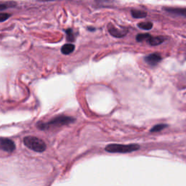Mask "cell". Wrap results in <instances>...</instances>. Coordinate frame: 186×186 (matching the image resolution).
Returning <instances> with one entry per match:
<instances>
[{
  "label": "cell",
  "instance_id": "5bb4252c",
  "mask_svg": "<svg viewBox=\"0 0 186 186\" xmlns=\"http://www.w3.org/2000/svg\"><path fill=\"white\" fill-rule=\"evenodd\" d=\"M65 32H66V34H67V40L68 42H74V40H75V37H74V32H73V31L71 29H67L66 31H65Z\"/></svg>",
  "mask_w": 186,
  "mask_h": 186
},
{
  "label": "cell",
  "instance_id": "4fadbf2b",
  "mask_svg": "<svg viewBox=\"0 0 186 186\" xmlns=\"http://www.w3.org/2000/svg\"><path fill=\"white\" fill-rule=\"evenodd\" d=\"M167 124H163L155 125V126H153V127L152 128L150 131V132H159L161 131V130L164 129L165 127H167Z\"/></svg>",
  "mask_w": 186,
  "mask_h": 186
},
{
  "label": "cell",
  "instance_id": "9a60e30c",
  "mask_svg": "<svg viewBox=\"0 0 186 186\" xmlns=\"http://www.w3.org/2000/svg\"><path fill=\"white\" fill-rule=\"evenodd\" d=\"M10 16L11 15L7 14V13H0V23H1V22L5 21L6 20H7Z\"/></svg>",
  "mask_w": 186,
  "mask_h": 186
},
{
  "label": "cell",
  "instance_id": "7c38bea8",
  "mask_svg": "<svg viewBox=\"0 0 186 186\" xmlns=\"http://www.w3.org/2000/svg\"><path fill=\"white\" fill-rule=\"evenodd\" d=\"M151 36L149 33H140L136 36V40L138 42H143L144 40H148V39Z\"/></svg>",
  "mask_w": 186,
  "mask_h": 186
},
{
  "label": "cell",
  "instance_id": "9c48e42d",
  "mask_svg": "<svg viewBox=\"0 0 186 186\" xmlns=\"http://www.w3.org/2000/svg\"><path fill=\"white\" fill-rule=\"evenodd\" d=\"M74 50H75V46L73 44H66L62 47L61 52L64 55H68L74 52Z\"/></svg>",
  "mask_w": 186,
  "mask_h": 186
},
{
  "label": "cell",
  "instance_id": "7a4b0ae2",
  "mask_svg": "<svg viewBox=\"0 0 186 186\" xmlns=\"http://www.w3.org/2000/svg\"><path fill=\"white\" fill-rule=\"evenodd\" d=\"M23 143L29 149L39 153L44 152L47 148V145L43 140L33 136H28L24 138Z\"/></svg>",
  "mask_w": 186,
  "mask_h": 186
},
{
  "label": "cell",
  "instance_id": "5b68a950",
  "mask_svg": "<svg viewBox=\"0 0 186 186\" xmlns=\"http://www.w3.org/2000/svg\"><path fill=\"white\" fill-rule=\"evenodd\" d=\"M108 29H109V33L112 35L113 36L116 37V38H121V37L124 36L127 33V29L126 28H123V29H119L116 28L114 25L111 23H109L108 26Z\"/></svg>",
  "mask_w": 186,
  "mask_h": 186
},
{
  "label": "cell",
  "instance_id": "2e32d148",
  "mask_svg": "<svg viewBox=\"0 0 186 186\" xmlns=\"http://www.w3.org/2000/svg\"><path fill=\"white\" fill-rule=\"evenodd\" d=\"M10 7V4H0V11L4 10H6L7 8Z\"/></svg>",
  "mask_w": 186,
  "mask_h": 186
},
{
  "label": "cell",
  "instance_id": "6da1fadb",
  "mask_svg": "<svg viewBox=\"0 0 186 186\" xmlns=\"http://www.w3.org/2000/svg\"><path fill=\"white\" fill-rule=\"evenodd\" d=\"M75 121V119L71 117V116H59L57 117L53 118V119L49 121L47 123H39L37 124V126L39 129L42 130L48 129L50 128L56 127V126H61L63 125H67L71 124Z\"/></svg>",
  "mask_w": 186,
  "mask_h": 186
},
{
  "label": "cell",
  "instance_id": "3957f363",
  "mask_svg": "<svg viewBox=\"0 0 186 186\" xmlns=\"http://www.w3.org/2000/svg\"><path fill=\"white\" fill-rule=\"evenodd\" d=\"M140 145L138 144H109L106 147L105 150L109 153H126L136 151V150L140 149Z\"/></svg>",
  "mask_w": 186,
  "mask_h": 186
},
{
  "label": "cell",
  "instance_id": "8fae6325",
  "mask_svg": "<svg viewBox=\"0 0 186 186\" xmlns=\"http://www.w3.org/2000/svg\"><path fill=\"white\" fill-rule=\"evenodd\" d=\"M138 26L143 30H150L153 28V23L151 22H142L138 23Z\"/></svg>",
  "mask_w": 186,
  "mask_h": 186
},
{
  "label": "cell",
  "instance_id": "30bf717a",
  "mask_svg": "<svg viewBox=\"0 0 186 186\" xmlns=\"http://www.w3.org/2000/svg\"><path fill=\"white\" fill-rule=\"evenodd\" d=\"M132 16L135 18H143L147 16V13L144 11L134 10H132Z\"/></svg>",
  "mask_w": 186,
  "mask_h": 186
},
{
  "label": "cell",
  "instance_id": "ba28073f",
  "mask_svg": "<svg viewBox=\"0 0 186 186\" xmlns=\"http://www.w3.org/2000/svg\"><path fill=\"white\" fill-rule=\"evenodd\" d=\"M165 39L162 36H156V37H153L150 36L148 39V42L149 43L150 45L151 46H157V45H159L162 43L163 42H164Z\"/></svg>",
  "mask_w": 186,
  "mask_h": 186
},
{
  "label": "cell",
  "instance_id": "e0dca14e",
  "mask_svg": "<svg viewBox=\"0 0 186 186\" xmlns=\"http://www.w3.org/2000/svg\"><path fill=\"white\" fill-rule=\"evenodd\" d=\"M37 1H55V0H37Z\"/></svg>",
  "mask_w": 186,
  "mask_h": 186
},
{
  "label": "cell",
  "instance_id": "52a82bcc",
  "mask_svg": "<svg viewBox=\"0 0 186 186\" xmlns=\"http://www.w3.org/2000/svg\"><path fill=\"white\" fill-rule=\"evenodd\" d=\"M164 10L168 13H173V14L178 15L183 17H186V8H173V7H168L164 8Z\"/></svg>",
  "mask_w": 186,
  "mask_h": 186
},
{
  "label": "cell",
  "instance_id": "8992f818",
  "mask_svg": "<svg viewBox=\"0 0 186 186\" xmlns=\"http://www.w3.org/2000/svg\"><path fill=\"white\" fill-rule=\"evenodd\" d=\"M161 60V56L158 53L150 54L145 57V61L150 65H155Z\"/></svg>",
  "mask_w": 186,
  "mask_h": 186
},
{
  "label": "cell",
  "instance_id": "277c9868",
  "mask_svg": "<svg viewBox=\"0 0 186 186\" xmlns=\"http://www.w3.org/2000/svg\"><path fill=\"white\" fill-rule=\"evenodd\" d=\"M0 149L6 152H13L16 149V145L10 139L0 138Z\"/></svg>",
  "mask_w": 186,
  "mask_h": 186
}]
</instances>
